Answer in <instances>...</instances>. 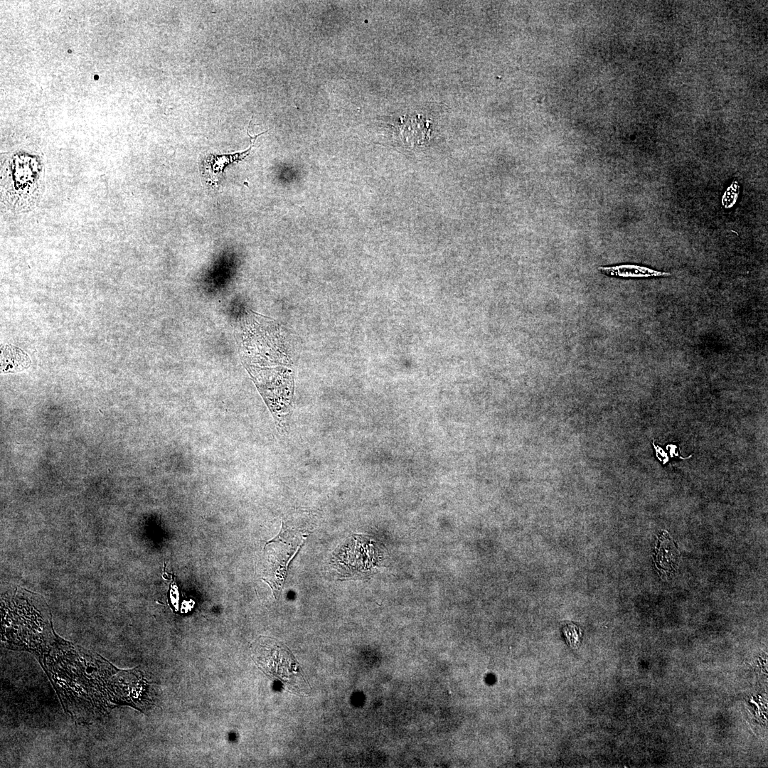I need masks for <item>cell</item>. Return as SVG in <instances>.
<instances>
[{
  "instance_id": "cell-1",
  "label": "cell",
  "mask_w": 768,
  "mask_h": 768,
  "mask_svg": "<svg viewBox=\"0 0 768 768\" xmlns=\"http://www.w3.org/2000/svg\"><path fill=\"white\" fill-rule=\"evenodd\" d=\"M254 654L262 669L289 689L304 693L310 690L299 663L284 645L272 639H260L255 646Z\"/></svg>"
},
{
  "instance_id": "cell-2",
  "label": "cell",
  "mask_w": 768,
  "mask_h": 768,
  "mask_svg": "<svg viewBox=\"0 0 768 768\" xmlns=\"http://www.w3.org/2000/svg\"><path fill=\"white\" fill-rule=\"evenodd\" d=\"M265 132H267V131L255 136H251L247 130V133L250 139V146L248 149L234 154L223 155L211 154L206 156L202 163L201 173L206 176L208 181L214 183L218 181L219 175L223 171L224 168L229 164L242 160L249 155L257 138Z\"/></svg>"
},
{
  "instance_id": "cell-3",
  "label": "cell",
  "mask_w": 768,
  "mask_h": 768,
  "mask_svg": "<svg viewBox=\"0 0 768 768\" xmlns=\"http://www.w3.org/2000/svg\"><path fill=\"white\" fill-rule=\"evenodd\" d=\"M599 270L606 275L622 278L666 277L671 275L670 272L658 271L637 265L600 267Z\"/></svg>"
},
{
  "instance_id": "cell-4",
  "label": "cell",
  "mask_w": 768,
  "mask_h": 768,
  "mask_svg": "<svg viewBox=\"0 0 768 768\" xmlns=\"http://www.w3.org/2000/svg\"><path fill=\"white\" fill-rule=\"evenodd\" d=\"M31 361L27 354L21 349L5 346L1 351V371L3 373H16L27 368Z\"/></svg>"
}]
</instances>
